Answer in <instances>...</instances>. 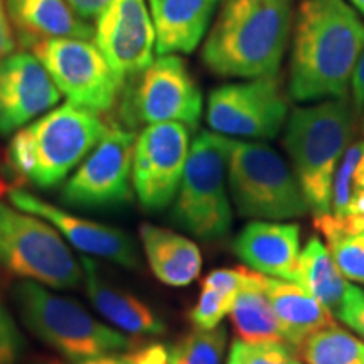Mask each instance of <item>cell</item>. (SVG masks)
I'll return each instance as SVG.
<instances>
[{
  "instance_id": "cell-1",
  "label": "cell",
  "mask_w": 364,
  "mask_h": 364,
  "mask_svg": "<svg viewBox=\"0 0 364 364\" xmlns=\"http://www.w3.org/2000/svg\"><path fill=\"white\" fill-rule=\"evenodd\" d=\"M364 53V21L348 0H299L289 93L297 102L348 98Z\"/></svg>"
},
{
  "instance_id": "cell-2",
  "label": "cell",
  "mask_w": 364,
  "mask_h": 364,
  "mask_svg": "<svg viewBox=\"0 0 364 364\" xmlns=\"http://www.w3.org/2000/svg\"><path fill=\"white\" fill-rule=\"evenodd\" d=\"M295 0H221L203 46V63L223 78L279 76Z\"/></svg>"
},
{
  "instance_id": "cell-3",
  "label": "cell",
  "mask_w": 364,
  "mask_h": 364,
  "mask_svg": "<svg viewBox=\"0 0 364 364\" xmlns=\"http://www.w3.org/2000/svg\"><path fill=\"white\" fill-rule=\"evenodd\" d=\"M108 129L110 124H105L102 115L68 102L14 134L7 164L34 188L54 189L97 147Z\"/></svg>"
},
{
  "instance_id": "cell-4",
  "label": "cell",
  "mask_w": 364,
  "mask_h": 364,
  "mask_svg": "<svg viewBox=\"0 0 364 364\" xmlns=\"http://www.w3.org/2000/svg\"><path fill=\"white\" fill-rule=\"evenodd\" d=\"M356 132L349 98L294 108L285 124V149L314 218L331 211L332 181Z\"/></svg>"
},
{
  "instance_id": "cell-5",
  "label": "cell",
  "mask_w": 364,
  "mask_h": 364,
  "mask_svg": "<svg viewBox=\"0 0 364 364\" xmlns=\"http://www.w3.org/2000/svg\"><path fill=\"white\" fill-rule=\"evenodd\" d=\"M14 302L27 329L70 361L130 348L124 332L103 324L76 300L54 294L36 282H17Z\"/></svg>"
},
{
  "instance_id": "cell-6",
  "label": "cell",
  "mask_w": 364,
  "mask_h": 364,
  "mask_svg": "<svg viewBox=\"0 0 364 364\" xmlns=\"http://www.w3.org/2000/svg\"><path fill=\"white\" fill-rule=\"evenodd\" d=\"M230 149V136L215 132H201L191 144L171 221L199 240H220L231 230L233 211L228 189Z\"/></svg>"
},
{
  "instance_id": "cell-7",
  "label": "cell",
  "mask_w": 364,
  "mask_h": 364,
  "mask_svg": "<svg viewBox=\"0 0 364 364\" xmlns=\"http://www.w3.org/2000/svg\"><path fill=\"white\" fill-rule=\"evenodd\" d=\"M228 189L241 218L284 221L309 213L294 171L267 144L231 139Z\"/></svg>"
},
{
  "instance_id": "cell-8",
  "label": "cell",
  "mask_w": 364,
  "mask_h": 364,
  "mask_svg": "<svg viewBox=\"0 0 364 364\" xmlns=\"http://www.w3.org/2000/svg\"><path fill=\"white\" fill-rule=\"evenodd\" d=\"M0 268L49 289L83 285L81 262L53 225L0 201Z\"/></svg>"
},
{
  "instance_id": "cell-9",
  "label": "cell",
  "mask_w": 364,
  "mask_h": 364,
  "mask_svg": "<svg viewBox=\"0 0 364 364\" xmlns=\"http://www.w3.org/2000/svg\"><path fill=\"white\" fill-rule=\"evenodd\" d=\"M117 110L120 125L134 132L166 122L196 129L203 115V93L184 59L166 54L122 86Z\"/></svg>"
},
{
  "instance_id": "cell-10",
  "label": "cell",
  "mask_w": 364,
  "mask_h": 364,
  "mask_svg": "<svg viewBox=\"0 0 364 364\" xmlns=\"http://www.w3.org/2000/svg\"><path fill=\"white\" fill-rule=\"evenodd\" d=\"M289 118V98L279 76L218 86L209 93L206 122L215 134L250 142L272 140Z\"/></svg>"
},
{
  "instance_id": "cell-11",
  "label": "cell",
  "mask_w": 364,
  "mask_h": 364,
  "mask_svg": "<svg viewBox=\"0 0 364 364\" xmlns=\"http://www.w3.org/2000/svg\"><path fill=\"white\" fill-rule=\"evenodd\" d=\"M31 53L70 103L102 117L117 108L122 85L97 44L88 39H51L36 44Z\"/></svg>"
},
{
  "instance_id": "cell-12",
  "label": "cell",
  "mask_w": 364,
  "mask_h": 364,
  "mask_svg": "<svg viewBox=\"0 0 364 364\" xmlns=\"http://www.w3.org/2000/svg\"><path fill=\"white\" fill-rule=\"evenodd\" d=\"M136 134L118 122L110 129L75 174L65 182L59 201L76 209L117 208L132 199V166Z\"/></svg>"
},
{
  "instance_id": "cell-13",
  "label": "cell",
  "mask_w": 364,
  "mask_h": 364,
  "mask_svg": "<svg viewBox=\"0 0 364 364\" xmlns=\"http://www.w3.org/2000/svg\"><path fill=\"white\" fill-rule=\"evenodd\" d=\"M189 150V127L177 122L144 127L136 135L132 188L145 211H162L174 201Z\"/></svg>"
},
{
  "instance_id": "cell-14",
  "label": "cell",
  "mask_w": 364,
  "mask_h": 364,
  "mask_svg": "<svg viewBox=\"0 0 364 364\" xmlns=\"http://www.w3.org/2000/svg\"><path fill=\"white\" fill-rule=\"evenodd\" d=\"M93 38L122 86L152 65L156 31L145 0H113L97 19Z\"/></svg>"
},
{
  "instance_id": "cell-15",
  "label": "cell",
  "mask_w": 364,
  "mask_h": 364,
  "mask_svg": "<svg viewBox=\"0 0 364 364\" xmlns=\"http://www.w3.org/2000/svg\"><path fill=\"white\" fill-rule=\"evenodd\" d=\"M9 199L16 208L43 218L86 257H98L117 265L139 270L142 267L135 240L120 228L75 216L24 189H12Z\"/></svg>"
},
{
  "instance_id": "cell-16",
  "label": "cell",
  "mask_w": 364,
  "mask_h": 364,
  "mask_svg": "<svg viewBox=\"0 0 364 364\" xmlns=\"http://www.w3.org/2000/svg\"><path fill=\"white\" fill-rule=\"evenodd\" d=\"M59 100L61 91L31 51L14 53L0 63V136L16 134Z\"/></svg>"
},
{
  "instance_id": "cell-17",
  "label": "cell",
  "mask_w": 364,
  "mask_h": 364,
  "mask_svg": "<svg viewBox=\"0 0 364 364\" xmlns=\"http://www.w3.org/2000/svg\"><path fill=\"white\" fill-rule=\"evenodd\" d=\"M233 252L252 270L297 284L300 230L294 223H248L235 238Z\"/></svg>"
},
{
  "instance_id": "cell-18",
  "label": "cell",
  "mask_w": 364,
  "mask_h": 364,
  "mask_svg": "<svg viewBox=\"0 0 364 364\" xmlns=\"http://www.w3.org/2000/svg\"><path fill=\"white\" fill-rule=\"evenodd\" d=\"M80 262L86 295L105 321L132 336H161L166 331L161 317L134 294L113 285L93 258L83 255Z\"/></svg>"
},
{
  "instance_id": "cell-19",
  "label": "cell",
  "mask_w": 364,
  "mask_h": 364,
  "mask_svg": "<svg viewBox=\"0 0 364 364\" xmlns=\"http://www.w3.org/2000/svg\"><path fill=\"white\" fill-rule=\"evenodd\" d=\"M156 31V53L191 54L215 19L221 0H149Z\"/></svg>"
},
{
  "instance_id": "cell-20",
  "label": "cell",
  "mask_w": 364,
  "mask_h": 364,
  "mask_svg": "<svg viewBox=\"0 0 364 364\" xmlns=\"http://www.w3.org/2000/svg\"><path fill=\"white\" fill-rule=\"evenodd\" d=\"M7 14L22 48L51 39H91L95 29L68 0H6Z\"/></svg>"
},
{
  "instance_id": "cell-21",
  "label": "cell",
  "mask_w": 364,
  "mask_h": 364,
  "mask_svg": "<svg viewBox=\"0 0 364 364\" xmlns=\"http://www.w3.org/2000/svg\"><path fill=\"white\" fill-rule=\"evenodd\" d=\"M314 225L324 236L364 230V140L346 149L332 181L331 211Z\"/></svg>"
},
{
  "instance_id": "cell-22",
  "label": "cell",
  "mask_w": 364,
  "mask_h": 364,
  "mask_svg": "<svg viewBox=\"0 0 364 364\" xmlns=\"http://www.w3.org/2000/svg\"><path fill=\"white\" fill-rule=\"evenodd\" d=\"M149 267L159 282L169 287H188L201 273L203 257L188 236L144 223L139 230Z\"/></svg>"
},
{
  "instance_id": "cell-23",
  "label": "cell",
  "mask_w": 364,
  "mask_h": 364,
  "mask_svg": "<svg viewBox=\"0 0 364 364\" xmlns=\"http://www.w3.org/2000/svg\"><path fill=\"white\" fill-rule=\"evenodd\" d=\"M265 294L279 318L285 343L295 351L309 336L334 326L332 314L299 284L265 275Z\"/></svg>"
},
{
  "instance_id": "cell-24",
  "label": "cell",
  "mask_w": 364,
  "mask_h": 364,
  "mask_svg": "<svg viewBox=\"0 0 364 364\" xmlns=\"http://www.w3.org/2000/svg\"><path fill=\"white\" fill-rule=\"evenodd\" d=\"M231 324L240 341L285 343L280 322L265 294V275L248 268L243 287L231 307Z\"/></svg>"
},
{
  "instance_id": "cell-25",
  "label": "cell",
  "mask_w": 364,
  "mask_h": 364,
  "mask_svg": "<svg viewBox=\"0 0 364 364\" xmlns=\"http://www.w3.org/2000/svg\"><path fill=\"white\" fill-rule=\"evenodd\" d=\"M297 284L336 317L343 311L353 289L336 267L329 250L316 236H312L300 252Z\"/></svg>"
},
{
  "instance_id": "cell-26",
  "label": "cell",
  "mask_w": 364,
  "mask_h": 364,
  "mask_svg": "<svg viewBox=\"0 0 364 364\" xmlns=\"http://www.w3.org/2000/svg\"><path fill=\"white\" fill-rule=\"evenodd\" d=\"M297 353L307 364H364V343L338 326L309 336Z\"/></svg>"
},
{
  "instance_id": "cell-27",
  "label": "cell",
  "mask_w": 364,
  "mask_h": 364,
  "mask_svg": "<svg viewBox=\"0 0 364 364\" xmlns=\"http://www.w3.org/2000/svg\"><path fill=\"white\" fill-rule=\"evenodd\" d=\"M226 348V327L218 326L213 331H198L186 336L171 353L176 364H221Z\"/></svg>"
},
{
  "instance_id": "cell-28",
  "label": "cell",
  "mask_w": 364,
  "mask_h": 364,
  "mask_svg": "<svg viewBox=\"0 0 364 364\" xmlns=\"http://www.w3.org/2000/svg\"><path fill=\"white\" fill-rule=\"evenodd\" d=\"M336 267L346 279L364 284V230L324 236Z\"/></svg>"
},
{
  "instance_id": "cell-29",
  "label": "cell",
  "mask_w": 364,
  "mask_h": 364,
  "mask_svg": "<svg viewBox=\"0 0 364 364\" xmlns=\"http://www.w3.org/2000/svg\"><path fill=\"white\" fill-rule=\"evenodd\" d=\"M226 364H302L297 351L287 343H247L236 339Z\"/></svg>"
},
{
  "instance_id": "cell-30",
  "label": "cell",
  "mask_w": 364,
  "mask_h": 364,
  "mask_svg": "<svg viewBox=\"0 0 364 364\" xmlns=\"http://www.w3.org/2000/svg\"><path fill=\"white\" fill-rule=\"evenodd\" d=\"M235 299L236 297H230L203 282L198 302L189 314L191 322L198 331L216 329L218 326H221L223 318L231 312Z\"/></svg>"
},
{
  "instance_id": "cell-31",
  "label": "cell",
  "mask_w": 364,
  "mask_h": 364,
  "mask_svg": "<svg viewBox=\"0 0 364 364\" xmlns=\"http://www.w3.org/2000/svg\"><path fill=\"white\" fill-rule=\"evenodd\" d=\"M24 351V338L0 295V364H16Z\"/></svg>"
},
{
  "instance_id": "cell-32",
  "label": "cell",
  "mask_w": 364,
  "mask_h": 364,
  "mask_svg": "<svg viewBox=\"0 0 364 364\" xmlns=\"http://www.w3.org/2000/svg\"><path fill=\"white\" fill-rule=\"evenodd\" d=\"M338 318L364 338V290L363 289L353 285L351 294H349L348 300H346L343 311H341Z\"/></svg>"
},
{
  "instance_id": "cell-33",
  "label": "cell",
  "mask_w": 364,
  "mask_h": 364,
  "mask_svg": "<svg viewBox=\"0 0 364 364\" xmlns=\"http://www.w3.org/2000/svg\"><path fill=\"white\" fill-rule=\"evenodd\" d=\"M16 51V36L12 31L11 17L7 14L6 0H0V63Z\"/></svg>"
},
{
  "instance_id": "cell-34",
  "label": "cell",
  "mask_w": 364,
  "mask_h": 364,
  "mask_svg": "<svg viewBox=\"0 0 364 364\" xmlns=\"http://www.w3.org/2000/svg\"><path fill=\"white\" fill-rule=\"evenodd\" d=\"M132 356L135 364H176L171 348H166L164 344H149Z\"/></svg>"
},
{
  "instance_id": "cell-35",
  "label": "cell",
  "mask_w": 364,
  "mask_h": 364,
  "mask_svg": "<svg viewBox=\"0 0 364 364\" xmlns=\"http://www.w3.org/2000/svg\"><path fill=\"white\" fill-rule=\"evenodd\" d=\"M112 2L113 0H68L73 11L86 22L98 19Z\"/></svg>"
},
{
  "instance_id": "cell-36",
  "label": "cell",
  "mask_w": 364,
  "mask_h": 364,
  "mask_svg": "<svg viewBox=\"0 0 364 364\" xmlns=\"http://www.w3.org/2000/svg\"><path fill=\"white\" fill-rule=\"evenodd\" d=\"M351 93H353V105L356 110H361L364 107V53L359 59L356 70H354L351 80Z\"/></svg>"
},
{
  "instance_id": "cell-37",
  "label": "cell",
  "mask_w": 364,
  "mask_h": 364,
  "mask_svg": "<svg viewBox=\"0 0 364 364\" xmlns=\"http://www.w3.org/2000/svg\"><path fill=\"white\" fill-rule=\"evenodd\" d=\"M71 364H135L132 354H120V353H108L102 356L85 358L78 361H71Z\"/></svg>"
},
{
  "instance_id": "cell-38",
  "label": "cell",
  "mask_w": 364,
  "mask_h": 364,
  "mask_svg": "<svg viewBox=\"0 0 364 364\" xmlns=\"http://www.w3.org/2000/svg\"><path fill=\"white\" fill-rule=\"evenodd\" d=\"M351 6L356 9V11L361 14V16H364V0H348Z\"/></svg>"
},
{
  "instance_id": "cell-39",
  "label": "cell",
  "mask_w": 364,
  "mask_h": 364,
  "mask_svg": "<svg viewBox=\"0 0 364 364\" xmlns=\"http://www.w3.org/2000/svg\"><path fill=\"white\" fill-rule=\"evenodd\" d=\"M2 189H4V182H2V179H0V193H2Z\"/></svg>"
},
{
  "instance_id": "cell-40",
  "label": "cell",
  "mask_w": 364,
  "mask_h": 364,
  "mask_svg": "<svg viewBox=\"0 0 364 364\" xmlns=\"http://www.w3.org/2000/svg\"><path fill=\"white\" fill-rule=\"evenodd\" d=\"M361 129H363V134H364V115H363V120H361Z\"/></svg>"
}]
</instances>
